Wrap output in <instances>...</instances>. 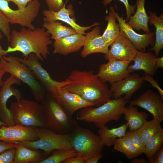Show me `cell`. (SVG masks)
<instances>
[{"label": "cell", "mask_w": 163, "mask_h": 163, "mask_svg": "<svg viewBox=\"0 0 163 163\" xmlns=\"http://www.w3.org/2000/svg\"><path fill=\"white\" fill-rule=\"evenodd\" d=\"M67 79L70 82L63 88L94 106H100L112 97L113 93L106 82L93 71L74 69L70 72Z\"/></svg>", "instance_id": "obj_2"}, {"label": "cell", "mask_w": 163, "mask_h": 163, "mask_svg": "<svg viewBox=\"0 0 163 163\" xmlns=\"http://www.w3.org/2000/svg\"><path fill=\"white\" fill-rule=\"evenodd\" d=\"M114 13L118 22L120 32L132 42L137 50L145 52L147 47L150 45H154L155 42L154 33L139 34L127 24L123 15L120 17L115 11Z\"/></svg>", "instance_id": "obj_15"}, {"label": "cell", "mask_w": 163, "mask_h": 163, "mask_svg": "<svg viewBox=\"0 0 163 163\" xmlns=\"http://www.w3.org/2000/svg\"><path fill=\"white\" fill-rule=\"evenodd\" d=\"M48 10L52 11H57L65 5L63 0H45Z\"/></svg>", "instance_id": "obj_38"}, {"label": "cell", "mask_w": 163, "mask_h": 163, "mask_svg": "<svg viewBox=\"0 0 163 163\" xmlns=\"http://www.w3.org/2000/svg\"><path fill=\"white\" fill-rule=\"evenodd\" d=\"M5 72L0 67V87L2 86L3 84L4 83L2 80V78Z\"/></svg>", "instance_id": "obj_47"}, {"label": "cell", "mask_w": 163, "mask_h": 163, "mask_svg": "<svg viewBox=\"0 0 163 163\" xmlns=\"http://www.w3.org/2000/svg\"><path fill=\"white\" fill-rule=\"evenodd\" d=\"M110 46V49L104 55L105 59L108 60L113 59L132 62L138 51L132 42L120 32Z\"/></svg>", "instance_id": "obj_14"}, {"label": "cell", "mask_w": 163, "mask_h": 163, "mask_svg": "<svg viewBox=\"0 0 163 163\" xmlns=\"http://www.w3.org/2000/svg\"><path fill=\"white\" fill-rule=\"evenodd\" d=\"M40 7L38 0H32L23 9L14 10L9 7L8 2L0 0V10L5 15L9 23L18 24L22 27L32 30L35 28L32 23L38 16Z\"/></svg>", "instance_id": "obj_9"}, {"label": "cell", "mask_w": 163, "mask_h": 163, "mask_svg": "<svg viewBox=\"0 0 163 163\" xmlns=\"http://www.w3.org/2000/svg\"><path fill=\"white\" fill-rule=\"evenodd\" d=\"M128 102L121 97L110 99L97 107H86L82 109L77 114L76 118L79 121L93 123L99 129L110 121H118Z\"/></svg>", "instance_id": "obj_4"}, {"label": "cell", "mask_w": 163, "mask_h": 163, "mask_svg": "<svg viewBox=\"0 0 163 163\" xmlns=\"http://www.w3.org/2000/svg\"><path fill=\"white\" fill-rule=\"evenodd\" d=\"M148 163H163V147L162 146L155 154L148 159Z\"/></svg>", "instance_id": "obj_39"}, {"label": "cell", "mask_w": 163, "mask_h": 163, "mask_svg": "<svg viewBox=\"0 0 163 163\" xmlns=\"http://www.w3.org/2000/svg\"><path fill=\"white\" fill-rule=\"evenodd\" d=\"M15 58L28 66L31 70L36 78L44 87L46 92L57 97L59 92L63 87L69 83L65 80L58 81L53 79L40 62L39 59L33 53L29 54L25 58Z\"/></svg>", "instance_id": "obj_10"}, {"label": "cell", "mask_w": 163, "mask_h": 163, "mask_svg": "<svg viewBox=\"0 0 163 163\" xmlns=\"http://www.w3.org/2000/svg\"><path fill=\"white\" fill-rule=\"evenodd\" d=\"M144 82L143 76L134 73L113 83L111 84L110 88L113 93L112 97L117 98L124 95L123 99L129 101L133 94L142 87Z\"/></svg>", "instance_id": "obj_17"}, {"label": "cell", "mask_w": 163, "mask_h": 163, "mask_svg": "<svg viewBox=\"0 0 163 163\" xmlns=\"http://www.w3.org/2000/svg\"><path fill=\"white\" fill-rule=\"evenodd\" d=\"M113 0H104L102 2L104 6H106L110 3ZM122 2L124 5L126 10V21H129L131 15L135 12L136 9V4L134 5H130L128 2V0H118Z\"/></svg>", "instance_id": "obj_37"}, {"label": "cell", "mask_w": 163, "mask_h": 163, "mask_svg": "<svg viewBox=\"0 0 163 163\" xmlns=\"http://www.w3.org/2000/svg\"><path fill=\"white\" fill-rule=\"evenodd\" d=\"M110 12L104 19L107 22V27L102 35V37L107 46L109 47L118 36L120 28L116 22L115 11L112 6L109 7Z\"/></svg>", "instance_id": "obj_27"}, {"label": "cell", "mask_w": 163, "mask_h": 163, "mask_svg": "<svg viewBox=\"0 0 163 163\" xmlns=\"http://www.w3.org/2000/svg\"><path fill=\"white\" fill-rule=\"evenodd\" d=\"M113 145L114 150L122 153L129 159L141 154L135 146L123 137L117 139Z\"/></svg>", "instance_id": "obj_31"}, {"label": "cell", "mask_w": 163, "mask_h": 163, "mask_svg": "<svg viewBox=\"0 0 163 163\" xmlns=\"http://www.w3.org/2000/svg\"><path fill=\"white\" fill-rule=\"evenodd\" d=\"M0 67L5 72L9 73L27 85L36 101L41 102L43 99L46 91L28 66L15 57L3 56L0 59Z\"/></svg>", "instance_id": "obj_6"}, {"label": "cell", "mask_w": 163, "mask_h": 163, "mask_svg": "<svg viewBox=\"0 0 163 163\" xmlns=\"http://www.w3.org/2000/svg\"><path fill=\"white\" fill-rule=\"evenodd\" d=\"M85 38L84 35L76 33L55 40L53 53L66 56L77 52L84 45Z\"/></svg>", "instance_id": "obj_20"}, {"label": "cell", "mask_w": 163, "mask_h": 163, "mask_svg": "<svg viewBox=\"0 0 163 163\" xmlns=\"http://www.w3.org/2000/svg\"><path fill=\"white\" fill-rule=\"evenodd\" d=\"M16 147L13 163H39L47 155L39 149L28 148L19 143Z\"/></svg>", "instance_id": "obj_23"}, {"label": "cell", "mask_w": 163, "mask_h": 163, "mask_svg": "<svg viewBox=\"0 0 163 163\" xmlns=\"http://www.w3.org/2000/svg\"><path fill=\"white\" fill-rule=\"evenodd\" d=\"M2 126H7L2 121H1L0 120V127Z\"/></svg>", "instance_id": "obj_48"}, {"label": "cell", "mask_w": 163, "mask_h": 163, "mask_svg": "<svg viewBox=\"0 0 163 163\" xmlns=\"http://www.w3.org/2000/svg\"><path fill=\"white\" fill-rule=\"evenodd\" d=\"M8 2H13L16 5L18 9L22 10L24 9L29 2L32 0H5Z\"/></svg>", "instance_id": "obj_41"}, {"label": "cell", "mask_w": 163, "mask_h": 163, "mask_svg": "<svg viewBox=\"0 0 163 163\" xmlns=\"http://www.w3.org/2000/svg\"><path fill=\"white\" fill-rule=\"evenodd\" d=\"M9 24L5 15L0 10V29L8 42L10 41L11 32Z\"/></svg>", "instance_id": "obj_35"}, {"label": "cell", "mask_w": 163, "mask_h": 163, "mask_svg": "<svg viewBox=\"0 0 163 163\" xmlns=\"http://www.w3.org/2000/svg\"><path fill=\"white\" fill-rule=\"evenodd\" d=\"M44 16V22H49L53 21H60L69 25L77 33L85 35L86 30H89L95 26L99 25L100 23H95L87 27H83L77 24L74 17L75 12L72 5H69L66 8L65 5L59 11H52L49 10H44L42 12Z\"/></svg>", "instance_id": "obj_16"}, {"label": "cell", "mask_w": 163, "mask_h": 163, "mask_svg": "<svg viewBox=\"0 0 163 163\" xmlns=\"http://www.w3.org/2000/svg\"><path fill=\"white\" fill-rule=\"evenodd\" d=\"M163 100L159 94L148 89L130 101L129 104L145 109L152 114L153 119L161 123L163 120Z\"/></svg>", "instance_id": "obj_12"}, {"label": "cell", "mask_w": 163, "mask_h": 163, "mask_svg": "<svg viewBox=\"0 0 163 163\" xmlns=\"http://www.w3.org/2000/svg\"><path fill=\"white\" fill-rule=\"evenodd\" d=\"M49 129L57 133H72L78 122L64 108L58 98L47 92L40 102Z\"/></svg>", "instance_id": "obj_3"}, {"label": "cell", "mask_w": 163, "mask_h": 163, "mask_svg": "<svg viewBox=\"0 0 163 163\" xmlns=\"http://www.w3.org/2000/svg\"><path fill=\"white\" fill-rule=\"evenodd\" d=\"M131 163H147L148 161L144 158H133L132 160Z\"/></svg>", "instance_id": "obj_46"}, {"label": "cell", "mask_w": 163, "mask_h": 163, "mask_svg": "<svg viewBox=\"0 0 163 163\" xmlns=\"http://www.w3.org/2000/svg\"><path fill=\"white\" fill-rule=\"evenodd\" d=\"M128 127L127 123L111 129H109L106 126L99 129L98 135L101 138L104 146L110 147L113 145L117 138L125 136Z\"/></svg>", "instance_id": "obj_25"}, {"label": "cell", "mask_w": 163, "mask_h": 163, "mask_svg": "<svg viewBox=\"0 0 163 163\" xmlns=\"http://www.w3.org/2000/svg\"><path fill=\"white\" fill-rule=\"evenodd\" d=\"M57 97L65 109L72 115L78 110L88 106H94L93 104L63 87L59 91Z\"/></svg>", "instance_id": "obj_21"}, {"label": "cell", "mask_w": 163, "mask_h": 163, "mask_svg": "<svg viewBox=\"0 0 163 163\" xmlns=\"http://www.w3.org/2000/svg\"><path fill=\"white\" fill-rule=\"evenodd\" d=\"M156 57L151 53L141 52L138 50L133 61L134 64L129 65L127 70L129 73L142 70L144 75L153 76L156 71L155 69Z\"/></svg>", "instance_id": "obj_22"}, {"label": "cell", "mask_w": 163, "mask_h": 163, "mask_svg": "<svg viewBox=\"0 0 163 163\" xmlns=\"http://www.w3.org/2000/svg\"><path fill=\"white\" fill-rule=\"evenodd\" d=\"M17 144L16 143H8L0 140V154L4 151L17 146Z\"/></svg>", "instance_id": "obj_43"}, {"label": "cell", "mask_w": 163, "mask_h": 163, "mask_svg": "<svg viewBox=\"0 0 163 163\" xmlns=\"http://www.w3.org/2000/svg\"><path fill=\"white\" fill-rule=\"evenodd\" d=\"M123 138L135 146L141 154L143 153L145 145L136 130L127 131Z\"/></svg>", "instance_id": "obj_34"}, {"label": "cell", "mask_w": 163, "mask_h": 163, "mask_svg": "<svg viewBox=\"0 0 163 163\" xmlns=\"http://www.w3.org/2000/svg\"><path fill=\"white\" fill-rule=\"evenodd\" d=\"M145 0H136V11L131 16L127 24L133 29L143 30L146 33L151 32L148 27L149 16L145 8Z\"/></svg>", "instance_id": "obj_24"}, {"label": "cell", "mask_w": 163, "mask_h": 163, "mask_svg": "<svg viewBox=\"0 0 163 163\" xmlns=\"http://www.w3.org/2000/svg\"><path fill=\"white\" fill-rule=\"evenodd\" d=\"M163 129L152 136L145 145L144 152L149 159L162 146Z\"/></svg>", "instance_id": "obj_33"}, {"label": "cell", "mask_w": 163, "mask_h": 163, "mask_svg": "<svg viewBox=\"0 0 163 163\" xmlns=\"http://www.w3.org/2000/svg\"><path fill=\"white\" fill-rule=\"evenodd\" d=\"M85 41L81 55L85 58L90 54L101 53L106 54L109 49L101 35L99 25L96 26L91 31L86 33Z\"/></svg>", "instance_id": "obj_19"}, {"label": "cell", "mask_w": 163, "mask_h": 163, "mask_svg": "<svg viewBox=\"0 0 163 163\" xmlns=\"http://www.w3.org/2000/svg\"><path fill=\"white\" fill-rule=\"evenodd\" d=\"M43 27L51 35L50 38L55 40L77 33L71 27L64 26L57 21L44 22Z\"/></svg>", "instance_id": "obj_29"}, {"label": "cell", "mask_w": 163, "mask_h": 163, "mask_svg": "<svg viewBox=\"0 0 163 163\" xmlns=\"http://www.w3.org/2000/svg\"><path fill=\"white\" fill-rule=\"evenodd\" d=\"M123 114L124 120L126 121L129 130H136L147 120L148 114L145 112H139L137 107L129 105L126 107Z\"/></svg>", "instance_id": "obj_26"}, {"label": "cell", "mask_w": 163, "mask_h": 163, "mask_svg": "<svg viewBox=\"0 0 163 163\" xmlns=\"http://www.w3.org/2000/svg\"><path fill=\"white\" fill-rule=\"evenodd\" d=\"M8 109L15 124L34 129L48 128L42 105L36 101L22 98L11 103Z\"/></svg>", "instance_id": "obj_5"}, {"label": "cell", "mask_w": 163, "mask_h": 163, "mask_svg": "<svg viewBox=\"0 0 163 163\" xmlns=\"http://www.w3.org/2000/svg\"><path fill=\"white\" fill-rule=\"evenodd\" d=\"M163 68V57H157L155 62V69L156 71L158 69Z\"/></svg>", "instance_id": "obj_45"}, {"label": "cell", "mask_w": 163, "mask_h": 163, "mask_svg": "<svg viewBox=\"0 0 163 163\" xmlns=\"http://www.w3.org/2000/svg\"><path fill=\"white\" fill-rule=\"evenodd\" d=\"M102 154L101 153L95 156L86 160L85 163H97L102 158Z\"/></svg>", "instance_id": "obj_44"}, {"label": "cell", "mask_w": 163, "mask_h": 163, "mask_svg": "<svg viewBox=\"0 0 163 163\" xmlns=\"http://www.w3.org/2000/svg\"><path fill=\"white\" fill-rule=\"evenodd\" d=\"M39 139L34 129L19 124L0 127V140L14 143L23 141H31Z\"/></svg>", "instance_id": "obj_18"}, {"label": "cell", "mask_w": 163, "mask_h": 163, "mask_svg": "<svg viewBox=\"0 0 163 163\" xmlns=\"http://www.w3.org/2000/svg\"><path fill=\"white\" fill-rule=\"evenodd\" d=\"M0 29V41L2 39L3 37V35Z\"/></svg>", "instance_id": "obj_49"}, {"label": "cell", "mask_w": 163, "mask_h": 163, "mask_svg": "<svg viewBox=\"0 0 163 163\" xmlns=\"http://www.w3.org/2000/svg\"><path fill=\"white\" fill-rule=\"evenodd\" d=\"M143 77L145 81L150 83L152 87L155 88L157 90L159 94L163 99V90L160 87L158 82L154 79L152 76L150 75H145Z\"/></svg>", "instance_id": "obj_40"}, {"label": "cell", "mask_w": 163, "mask_h": 163, "mask_svg": "<svg viewBox=\"0 0 163 163\" xmlns=\"http://www.w3.org/2000/svg\"><path fill=\"white\" fill-rule=\"evenodd\" d=\"M149 23L153 24L155 28V40L153 47L150 48L154 51L157 57L161 50L163 48V16L162 14L158 16L155 12L149 11Z\"/></svg>", "instance_id": "obj_28"}, {"label": "cell", "mask_w": 163, "mask_h": 163, "mask_svg": "<svg viewBox=\"0 0 163 163\" xmlns=\"http://www.w3.org/2000/svg\"><path fill=\"white\" fill-rule=\"evenodd\" d=\"M160 123L153 118L149 121L146 120L141 127L136 130L145 145L152 136L163 129Z\"/></svg>", "instance_id": "obj_30"}, {"label": "cell", "mask_w": 163, "mask_h": 163, "mask_svg": "<svg viewBox=\"0 0 163 163\" xmlns=\"http://www.w3.org/2000/svg\"><path fill=\"white\" fill-rule=\"evenodd\" d=\"M16 147L7 149L0 154V163H13Z\"/></svg>", "instance_id": "obj_36"}, {"label": "cell", "mask_w": 163, "mask_h": 163, "mask_svg": "<svg viewBox=\"0 0 163 163\" xmlns=\"http://www.w3.org/2000/svg\"><path fill=\"white\" fill-rule=\"evenodd\" d=\"M34 129L39 137L38 139L15 143L22 144L30 149L42 150L47 155L57 149H72V133L59 134L48 128H37Z\"/></svg>", "instance_id": "obj_7"}, {"label": "cell", "mask_w": 163, "mask_h": 163, "mask_svg": "<svg viewBox=\"0 0 163 163\" xmlns=\"http://www.w3.org/2000/svg\"><path fill=\"white\" fill-rule=\"evenodd\" d=\"M50 156L41 161L39 163H61L68 158L77 155L73 149H59L52 151Z\"/></svg>", "instance_id": "obj_32"}, {"label": "cell", "mask_w": 163, "mask_h": 163, "mask_svg": "<svg viewBox=\"0 0 163 163\" xmlns=\"http://www.w3.org/2000/svg\"><path fill=\"white\" fill-rule=\"evenodd\" d=\"M100 65L96 75L104 82L110 84L121 80L130 75L127 68L131 62L109 59Z\"/></svg>", "instance_id": "obj_13"}, {"label": "cell", "mask_w": 163, "mask_h": 163, "mask_svg": "<svg viewBox=\"0 0 163 163\" xmlns=\"http://www.w3.org/2000/svg\"><path fill=\"white\" fill-rule=\"evenodd\" d=\"M50 35L43 27L33 30L22 27L19 31L13 30L11 32L7 49L5 50L0 47V58L9 53L19 51L24 58L33 53L39 60L43 61L50 53L48 46L52 44Z\"/></svg>", "instance_id": "obj_1"}, {"label": "cell", "mask_w": 163, "mask_h": 163, "mask_svg": "<svg viewBox=\"0 0 163 163\" xmlns=\"http://www.w3.org/2000/svg\"><path fill=\"white\" fill-rule=\"evenodd\" d=\"M21 81L12 75L7 78L4 82L0 89V119L7 126L15 124L11 118L8 108L7 107V102L12 96H14L17 101L22 98V94L18 88L11 86L14 84L20 85Z\"/></svg>", "instance_id": "obj_11"}, {"label": "cell", "mask_w": 163, "mask_h": 163, "mask_svg": "<svg viewBox=\"0 0 163 163\" xmlns=\"http://www.w3.org/2000/svg\"><path fill=\"white\" fill-rule=\"evenodd\" d=\"M85 159L78 155L68 158L62 163H85Z\"/></svg>", "instance_id": "obj_42"}, {"label": "cell", "mask_w": 163, "mask_h": 163, "mask_svg": "<svg viewBox=\"0 0 163 163\" xmlns=\"http://www.w3.org/2000/svg\"><path fill=\"white\" fill-rule=\"evenodd\" d=\"M72 149L86 160L101 153L104 146L98 135L78 126L72 133Z\"/></svg>", "instance_id": "obj_8"}]
</instances>
